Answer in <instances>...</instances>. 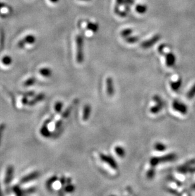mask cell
I'll use <instances>...</instances> for the list:
<instances>
[{"label":"cell","instance_id":"obj_1","mask_svg":"<svg viewBox=\"0 0 195 196\" xmlns=\"http://www.w3.org/2000/svg\"><path fill=\"white\" fill-rule=\"evenodd\" d=\"M177 154L175 153H170L160 157H153L150 159V164L151 166L156 167L157 165L165 162H172L177 159Z\"/></svg>","mask_w":195,"mask_h":196},{"label":"cell","instance_id":"obj_2","mask_svg":"<svg viewBox=\"0 0 195 196\" xmlns=\"http://www.w3.org/2000/svg\"><path fill=\"white\" fill-rule=\"evenodd\" d=\"M76 61L77 63L81 64L84 60V39L81 35L77 34L76 36Z\"/></svg>","mask_w":195,"mask_h":196},{"label":"cell","instance_id":"obj_3","mask_svg":"<svg viewBox=\"0 0 195 196\" xmlns=\"http://www.w3.org/2000/svg\"><path fill=\"white\" fill-rule=\"evenodd\" d=\"M172 108L173 109L179 112L181 114L186 115L188 112V108L185 103H182L177 100H174L172 102Z\"/></svg>","mask_w":195,"mask_h":196},{"label":"cell","instance_id":"obj_4","mask_svg":"<svg viewBox=\"0 0 195 196\" xmlns=\"http://www.w3.org/2000/svg\"><path fill=\"white\" fill-rule=\"evenodd\" d=\"M99 158H100L101 161L109 165L110 168L114 169H118L117 162H116L114 158H113L111 156L106 155V154H99Z\"/></svg>","mask_w":195,"mask_h":196},{"label":"cell","instance_id":"obj_5","mask_svg":"<svg viewBox=\"0 0 195 196\" xmlns=\"http://www.w3.org/2000/svg\"><path fill=\"white\" fill-rule=\"evenodd\" d=\"M161 38V36L159 34H156L151 36L150 38L147 40H145L141 43V47L144 49H146L151 47L152 46L156 43Z\"/></svg>","mask_w":195,"mask_h":196},{"label":"cell","instance_id":"obj_6","mask_svg":"<svg viewBox=\"0 0 195 196\" xmlns=\"http://www.w3.org/2000/svg\"><path fill=\"white\" fill-rule=\"evenodd\" d=\"M15 173V169L13 165H8L6 169L5 179H4V182L6 185H8L11 182L14 178Z\"/></svg>","mask_w":195,"mask_h":196},{"label":"cell","instance_id":"obj_7","mask_svg":"<svg viewBox=\"0 0 195 196\" xmlns=\"http://www.w3.org/2000/svg\"><path fill=\"white\" fill-rule=\"evenodd\" d=\"M82 26L85 28L86 31H88L92 33L96 32L99 29V25L92 21L89 20H84L82 23Z\"/></svg>","mask_w":195,"mask_h":196},{"label":"cell","instance_id":"obj_8","mask_svg":"<svg viewBox=\"0 0 195 196\" xmlns=\"http://www.w3.org/2000/svg\"><path fill=\"white\" fill-rule=\"evenodd\" d=\"M39 176H40V172H38V171H35V172L30 173L29 174H26V176L22 177L21 178V180H20V183L24 184V183H27L36 180V179L39 178Z\"/></svg>","mask_w":195,"mask_h":196},{"label":"cell","instance_id":"obj_9","mask_svg":"<svg viewBox=\"0 0 195 196\" xmlns=\"http://www.w3.org/2000/svg\"><path fill=\"white\" fill-rule=\"evenodd\" d=\"M164 55L165 58L166 65L169 67H172L175 65L176 62V57L175 54L169 51L165 53Z\"/></svg>","mask_w":195,"mask_h":196},{"label":"cell","instance_id":"obj_10","mask_svg":"<svg viewBox=\"0 0 195 196\" xmlns=\"http://www.w3.org/2000/svg\"><path fill=\"white\" fill-rule=\"evenodd\" d=\"M36 42V37L34 35H28L19 41L18 47L20 48H24L26 45H32Z\"/></svg>","mask_w":195,"mask_h":196},{"label":"cell","instance_id":"obj_11","mask_svg":"<svg viewBox=\"0 0 195 196\" xmlns=\"http://www.w3.org/2000/svg\"><path fill=\"white\" fill-rule=\"evenodd\" d=\"M106 93L110 97H112L115 93V87L113 79L111 77H108L106 80Z\"/></svg>","mask_w":195,"mask_h":196},{"label":"cell","instance_id":"obj_12","mask_svg":"<svg viewBox=\"0 0 195 196\" xmlns=\"http://www.w3.org/2000/svg\"><path fill=\"white\" fill-rule=\"evenodd\" d=\"M46 98V95L44 93H40L38 95H36L34 96V97L32 98V100L29 101L28 106H34L36 105L37 103H38L41 102L43 101Z\"/></svg>","mask_w":195,"mask_h":196},{"label":"cell","instance_id":"obj_13","mask_svg":"<svg viewBox=\"0 0 195 196\" xmlns=\"http://www.w3.org/2000/svg\"><path fill=\"white\" fill-rule=\"evenodd\" d=\"M39 132L41 136H43L44 138H49V137L51 136V133L48 129V124L44 122L42 125V126H41Z\"/></svg>","mask_w":195,"mask_h":196},{"label":"cell","instance_id":"obj_14","mask_svg":"<svg viewBox=\"0 0 195 196\" xmlns=\"http://www.w3.org/2000/svg\"><path fill=\"white\" fill-rule=\"evenodd\" d=\"M91 112V107L88 104H87L83 109V113H82V119L86 121L89 119V117Z\"/></svg>","mask_w":195,"mask_h":196},{"label":"cell","instance_id":"obj_15","mask_svg":"<svg viewBox=\"0 0 195 196\" xmlns=\"http://www.w3.org/2000/svg\"><path fill=\"white\" fill-rule=\"evenodd\" d=\"M182 80L181 78H179L177 81H174L171 83V88L174 91H178L182 86Z\"/></svg>","mask_w":195,"mask_h":196},{"label":"cell","instance_id":"obj_16","mask_svg":"<svg viewBox=\"0 0 195 196\" xmlns=\"http://www.w3.org/2000/svg\"><path fill=\"white\" fill-rule=\"evenodd\" d=\"M39 73L41 76L44 78H50L52 76L53 74L52 70L49 67L41 68L39 70Z\"/></svg>","mask_w":195,"mask_h":196},{"label":"cell","instance_id":"obj_17","mask_svg":"<svg viewBox=\"0 0 195 196\" xmlns=\"http://www.w3.org/2000/svg\"><path fill=\"white\" fill-rule=\"evenodd\" d=\"M135 10L139 14H144L148 10V6L145 4H138L135 6Z\"/></svg>","mask_w":195,"mask_h":196},{"label":"cell","instance_id":"obj_18","mask_svg":"<svg viewBox=\"0 0 195 196\" xmlns=\"http://www.w3.org/2000/svg\"><path fill=\"white\" fill-rule=\"evenodd\" d=\"M164 105L162 103H156L155 106H153L151 107L150 112L152 114H157L160 112L163 109Z\"/></svg>","mask_w":195,"mask_h":196},{"label":"cell","instance_id":"obj_19","mask_svg":"<svg viewBox=\"0 0 195 196\" xmlns=\"http://www.w3.org/2000/svg\"><path fill=\"white\" fill-rule=\"evenodd\" d=\"M115 152L119 157L121 158L124 157L126 156L125 149H124L122 147H121V146H119V145L116 146L115 147Z\"/></svg>","mask_w":195,"mask_h":196},{"label":"cell","instance_id":"obj_20","mask_svg":"<svg viewBox=\"0 0 195 196\" xmlns=\"http://www.w3.org/2000/svg\"><path fill=\"white\" fill-rule=\"evenodd\" d=\"M36 78L34 77H31L28 78L27 80L24 81V86L25 87H30L33 85H34L36 83Z\"/></svg>","mask_w":195,"mask_h":196},{"label":"cell","instance_id":"obj_21","mask_svg":"<svg viewBox=\"0 0 195 196\" xmlns=\"http://www.w3.org/2000/svg\"><path fill=\"white\" fill-rule=\"evenodd\" d=\"M154 149L158 152H164L167 149V146L161 142H157L154 145Z\"/></svg>","mask_w":195,"mask_h":196},{"label":"cell","instance_id":"obj_22","mask_svg":"<svg viewBox=\"0 0 195 196\" xmlns=\"http://www.w3.org/2000/svg\"><path fill=\"white\" fill-rule=\"evenodd\" d=\"M132 29L131 28H126V29H124L123 30H122L120 32V34L121 36V37H122L123 38H126V37L129 36L132 34Z\"/></svg>","mask_w":195,"mask_h":196},{"label":"cell","instance_id":"obj_23","mask_svg":"<svg viewBox=\"0 0 195 196\" xmlns=\"http://www.w3.org/2000/svg\"><path fill=\"white\" fill-rule=\"evenodd\" d=\"M58 180H59V178H58V177L56 176V175H53V177L49 178L46 181V185L47 188H48V189L51 188L53 183H55L56 181H57Z\"/></svg>","mask_w":195,"mask_h":196},{"label":"cell","instance_id":"obj_24","mask_svg":"<svg viewBox=\"0 0 195 196\" xmlns=\"http://www.w3.org/2000/svg\"><path fill=\"white\" fill-rule=\"evenodd\" d=\"M12 190H13L15 195L18 196H21L24 194V190L20 188V187L18 185H15L12 187Z\"/></svg>","mask_w":195,"mask_h":196},{"label":"cell","instance_id":"obj_25","mask_svg":"<svg viewBox=\"0 0 195 196\" xmlns=\"http://www.w3.org/2000/svg\"><path fill=\"white\" fill-rule=\"evenodd\" d=\"M64 107V103L60 101H58L55 103V106H54V109L56 114H60L62 111V109Z\"/></svg>","mask_w":195,"mask_h":196},{"label":"cell","instance_id":"obj_26","mask_svg":"<svg viewBox=\"0 0 195 196\" xmlns=\"http://www.w3.org/2000/svg\"><path fill=\"white\" fill-rule=\"evenodd\" d=\"M155 173H156V170H155V167L154 166H151V167L148 169V171L146 173V177L148 179H153L155 176Z\"/></svg>","mask_w":195,"mask_h":196},{"label":"cell","instance_id":"obj_27","mask_svg":"<svg viewBox=\"0 0 195 196\" xmlns=\"http://www.w3.org/2000/svg\"><path fill=\"white\" fill-rule=\"evenodd\" d=\"M125 41H126L127 43H130V44H132V43H136L137 41L139 40V37L138 36H129L127 37H126Z\"/></svg>","mask_w":195,"mask_h":196},{"label":"cell","instance_id":"obj_28","mask_svg":"<svg viewBox=\"0 0 195 196\" xmlns=\"http://www.w3.org/2000/svg\"><path fill=\"white\" fill-rule=\"evenodd\" d=\"M1 62L5 65H10L13 62V60H12V58L10 56L6 55L2 58Z\"/></svg>","mask_w":195,"mask_h":196},{"label":"cell","instance_id":"obj_29","mask_svg":"<svg viewBox=\"0 0 195 196\" xmlns=\"http://www.w3.org/2000/svg\"><path fill=\"white\" fill-rule=\"evenodd\" d=\"M76 189V187L74 184L72 183H68V184L64 187V190L66 192L68 193H72Z\"/></svg>","mask_w":195,"mask_h":196},{"label":"cell","instance_id":"obj_30","mask_svg":"<svg viewBox=\"0 0 195 196\" xmlns=\"http://www.w3.org/2000/svg\"><path fill=\"white\" fill-rule=\"evenodd\" d=\"M167 49H168V47H167V45L161 44L159 47V48H158V51H159V52L161 54V55H164L165 53L167 52Z\"/></svg>","mask_w":195,"mask_h":196},{"label":"cell","instance_id":"obj_31","mask_svg":"<svg viewBox=\"0 0 195 196\" xmlns=\"http://www.w3.org/2000/svg\"><path fill=\"white\" fill-rule=\"evenodd\" d=\"M195 97V84L191 88L187 93V97L189 99H192Z\"/></svg>","mask_w":195,"mask_h":196},{"label":"cell","instance_id":"obj_32","mask_svg":"<svg viewBox=\"0 0 195 196\" xmlns=\"http://www.w3.org/2000/svg\"><path fill=\"white\" fill-rule=\"evenodd\" d=\"M72 110V106H69V107H67V109L64 111L63 113H62V115H61L62 118H64V119L67 118L68 117L70 116V112H71Z\"/></svg>","mask_w":195,"mask_h":196},{"label":"cell","instance_id":"obj_33","mask_svg":"<svg viewBox=\"0 0 195 196\" xmlns=\"http://www.w3.org/2000/svg\"><path fill=\"white\" fill-rule=\"evenodd\" d=\"M6 129V124L2 123L0 124V144H1V140L3 139V133L4 131H5Z\"/></svg>","mask_w":195,"mask_h":196},{"label":"cell","instance_id":"obj_34","mask_svg":"<svg viewBox=\"0 0 195 196\" xmlns=\"http://www.w3.org/2000/svg\"><path fill=\"white\" fill-rule=\"evenodd\" d=\"M153 101H154L156 102V103L164 104V103L162 101V99H161V98L159 95H154V96H153Z\"/></svg>","mask_w":195,"mask_h":196},{"label":"cell","instance_id":"obj_35","mask_svg":"<svg viewBox=\"0 0 195 196\" xmlns=\"http://www.w3.org/2000/svg\"><path fill=\"white\" fill-rule=\"evenodd\" d=\"M28 98L29 97H26V96H24L23 95V97L22 98V100H21V102H22L23 105H24V106H28L29 102V101Z\"/></svg>","mask_w":195,"mask_h":196},{"label":"cell","instance_id":"obj_36","mask_svg":"<svg viewBox=\"0 0 195 196\" xmlns=\"http://www.w3.org/2000/svg\"><path fill=\"white\" fill-rule=\"evenodd\" d=\"M22 95L24 96H26L27 97H34L35 95V93L34 91H27V92H25L24 93H22Z\"/></svg>","mask_w":195,"mask_h":196},{"label":"cell","instance_id":"obj_37","mask_svg":"<svg viewBox=\"0 0 195 196\" xmlns=\"http://www.w3.org/2000/svg\"><path fill=\"white\" fill-rule=\"evenodd\" d=\"M35 191H36L35 188H30L28 189L24 190V194H32V193L35 192Z\"/></svg>","mask_w":195,"mask_h":196},{"label":"cell","instance_id":"obj_38","mask_svg":"<svg viewBox=\"0 0 195 196\" xmlns=\"http://www.w3.org/2000/svg\"><path fill=\"white\" fill-rule=\"evenodd\" d=\"M62 124H63V121H62V120L60 119L59 121H57L55 123V129H59L61 126Z\"/></svg>","mask_w":195,"mask_h":196},{"label":"cell","instance_id":"obj_39","mask_svg":"<svg viewBox=\"0 0 195 196\" xmlns=\"http://www.w3.org/2000/svg\"><path fill=\"white\" fill-rule=\"evenodd\" d=\"M134 2V0H124V5L131 6L132 5H133Z\"/></svg>","mask_w":195,"mask_h":196},{"label":"cell","instance_id":"obj_40","mask_svg":"<svg viewBox=\"0 0 195 196\" xmlns=\"http://www.w3.org/2000/svg\"><path fill=\"white\" fill-rule=\"evenodd\" d=\"M60 182L61 183V185L64 186L66 183H67V178H66L65 177H61L60 179Z\"/></svg>","mask_w":195,"mask_h":196},{"label":"cell","instance_id":"obj_41","mask_svg":"<svg viewBox=\"0 0 195 196\" xmlns=\"http://www.w3.org/2000/svg\"><path fill=\"white\" fill-rule=\"evenodd\" d=\"M124 3V0H115V5L116 6H121Z\"/></svg>","mask_w":195,"mask_h":196},{"label":"cell","instance_id":"obj_42","mask_svg":"<svg viewBox=\"0 0 195 196\" xmlns=\"http://www.w3.org/2000/svg\"><path fill=\"white\" fill-rule=\"evenodd\" d=\"M67 183H71V178H67Z\"/></svg>","mask_w":195,"mask_h":196},{"label":"cell","instance_id":"obj_43","mask_svg":"<svg viewBox=\"0 0 195 196\" xmlns=\"http://www.w3.org/2000/svg\"><path fill=\"white\" fill-rule=\"evenodd\" d=\"M49 1H50L53 3H56L57 2H59V0H49Z\"/></svg>","mask_w":195,"mask_h":196},{"label":"cell","instance_id":"obj_44","mask_svg":"<svg viewBox=\"0 0 195 196\" xmlns=\"http://www.w3.org/2000/svg\"><path fill=\"white\" fill-rule=\"evenodd\" d=\"M191 188H192L193 189L195 190V183H194V184H193V185H191Z\"/></svg>","mask_w":195,"mask_h":196},{"label":"cell","instance_id":"obj_45","mask_svg":"<svg viewBox=\"0 0 195 196\" xmlns=\"http://www.w3.org/2000/svg\"><path fill=\"white\" fill-rule=\"evenodd\" d=\"M79 1H89L91 0H79Z\"/></svg>","mask_w":195,"mask_h":196},{"label":"cell","instance_id":"obj_46","mask_svg":"<svg viewBox=\"0 0 195 196\" xmlns=\"http://www.w3.org/2000/svg\"><path fill=\"white\" fill-rule=\"evenodd\" d=\"M0 195H1V187H0Z\"/></svg>","mask_w":195,"mask_h":196}]
</instances>
